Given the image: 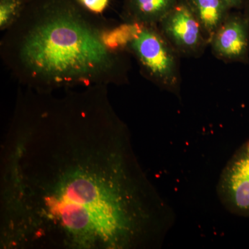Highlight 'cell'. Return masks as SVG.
<instances>
[{
    "label": "cell",
    "instance_id": "3957f363",
    "mask_svg": "<svg viewBox=\"0 0 249 249\" xmlns=\"http://www.w3.org/2000/svg\"><path fill=\"white\" fill-rule=\"evenodd\" d=\"M125 50L134 55L147 79L181 99V56L157 25L139 24Z\"/></svg>",
    "mask_w": 249,
    "mask_h": 249
},
{
    "label": "cell",
    "instance_id": "8fae6325",
    "mask_svg": "<svg viewBox=\"0 0 249 249\" xmlns=\"http://www.w3.org/2000/svg\"><path fill=\"white\" fill-rule=\"evenodd\" d=\"M80 4L89 12L102 14L109 4V0H78Z\"/></svg>",
    "mask_w": 249,
    "mask_h": 249
},
{
    "label": "cell",
    "instance_id": "9c48e42d",
    "mask_svg": "<svg viewBox=\"0 0 249 249\" xmlns=\"http://www.w3.org/2000/svg\"><path fill=\"white\" fill-rule=\"evenodd\" d=\"M139 23L125 22L112 29H103L101 39L109 50L119 52L125 50L138 29Z\"/></svg>",
    "mask_w": 249,
    "mask_h": 249
},
{
    "label": "cell",
    "instance_id": "30bf717a",
    "mask_svg": "<svg viewBox=\"0 0 249 249\" xmlns=\"http://www.w3.org/2000/svg\"><path fill=\"white\" fill-rule=\"evenodd\" d=\"M24 4L19 0H0V27H11L20 16Z\"/></svg>",
    "mask_w": 249,
    "mask_h": 249
},
{
    "label": "cell",
    "instance_id": "5b68a950",
    "mask_svg": "<svg viewBox=\"0 0 249 249\" xmlns=\"http://www.w3.org/2000/svg\"><path fill=\"white\" fill-rule=\"evenodd\" d=\"M217 194L228 212L249 217V140L228 160L219 176Z\"/></svg>",
    "mask_w": 249,
    "mask_h": 249
},
{
    "label": "cell",
    "instance_id": "52a82bcc",
    "mask_svg": "<svg viewBox=\"0 0 249 249\" xmlns=\"http://www.w3.org/2000/svg\"><path fill=\"white\" fill-rule=\"evenodd\" d=\"M182 0H127L124 6L126 22L158 25Z\"/></svg>",
    "mask_w": 249,
    "mask_h": 249
},
{
    "label": "cell",
    "instance_id": "5bb4252c",
    "mask_svg": "<svg viewBox=\"0 0 249 249\" xmlns=\"http://www.w3.org/2000/svg\"><path fill=\"white\" fill-rule=\"evenodd\" d=\"M19 1H22L23 4H25L26 3L28 2V1H30V0H19Z\"/></svg>",
    "mask_w": 249,
    "mask_h": 249
},
{
    "label": "cell",
    "instance_id": "7a4b0ae2",
    "mask_svg": "<svg viewBox=\"0 0 249 249\" xmlns=\"http://www.w3.org/2000/svg\"><path fill=\"white\" fill-rule=\"evenodd\" d=\"M13 39L14 67L37 92L121 79L124 62L78 0H42Z\"/></svg>",
    "mask_w": 249,
    "mask_h": 249
},
{
    "label": "cell",
    "instance_id": "ba28073f",
    "mask_svg": "<svg viewBox=\"0 0 249 249\" xmlns=\"http://www.w3.org/2000/svg\"><path fill=\"white\" fill-rule=\"evenodd\" d=\"M188 1L210 41L214 32L230 14L231 8L224 0H188Z\"/></svg>",
    "mask_w": 249,
    "mask_h": 249
},
{
    "label": "cell",
    "instance_id": "4fadbf2b",
    "mask_svg": "<svg viewBox=\"0 0 249 249\" xmlns=\"http://www.w3.org/2000/svg\"><path fill=\"white\" fill-rule=\"evenodd\" d=\"M246 17L247 18V19H249V6L248 7V9H247V12L245 14Z\"/></svg>",
    "mask_w": 249,
    "mask_h": 249
},
{
    "label": "cell",
    "instance_id": "7c38bea8",
    "mask_svg": "<svg viewBox=\"0 0 249 249\" xmlns=\"http://www.w3.org/2000/svg\"><path fill=\"white\" fill-rule=\"evenodd\" d=\"M227 4L229 5L231 9H240L243 6L245 0H224Z\"/></svg>",
    "mask_w": 249,
    "mask_h": 249
},
{
    "label": "cell",
    "instance_id": "277c9868",
    "mask_svg": "<svg viewBox=\"0 0 249 249\" xmlns=\"http://www.w3.org/2000/svg\"><path fill=\"white\" fill-rule=\"evenodd\" d=\"M157 27L181 57L198 58L209 45L188 0L178 3Z\"/></svg>",
    "mask_w": 249,
    "mask_h": 249
},
{
    "label": "cell",
    "instance_id": "8992f818",
    "mask_svg": "<svg viewBox=\"0 0 249 249\" xmlns=\"http://www.w3.org/2000/svg\"><path fill=\"white\" fill-rule=\"evenodd\" d=\"M216 58L225 62H249V21L245 14H229L210 39Z\"/></svg>",
    "mask_w": 249,
    "mask_h": 249
},
{
    "label": "cell",
    "instance_id": "6da1fadb",
    "mask_svg": "<svg viewBox=\"0 0 249 249\" xmlns=\"http://www.w3.org/2000/svg\"><path fill=\"white\" fill-rule=\"evenodd\" d=\"M175 221L103 88L19 98L0 150V249H160Z\"/></svg>",
    "mask_w": 249,
    "mask_h": 249
}]
</instances>
